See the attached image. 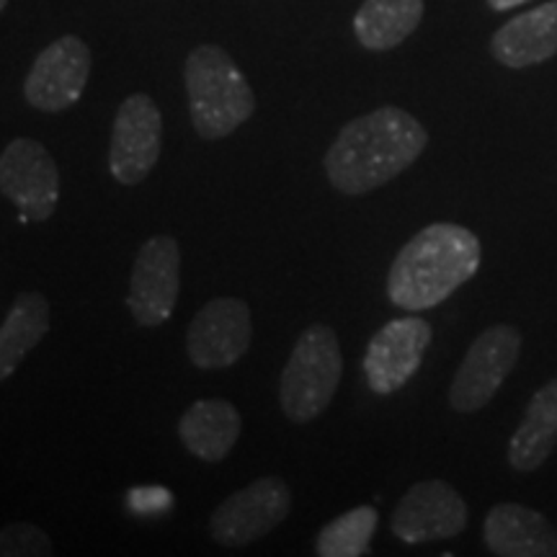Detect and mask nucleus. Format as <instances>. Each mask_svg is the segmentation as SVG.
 I'll return each instance as SVG.
<instances>
[{
  "label": "nucleus",
  "instance_id": "nucleus-1",
  "mask_svg": "<svg viewBox=\"0 0 557 557\" xmlns=\"http://www.w3.org/2000/svg\"><path fill=\"white\" fill-rule=\"evenodd\" d=\"M429 145V132L413 114L380 107L351 120L325 152L331 186L346 197H364L408 171Z\"/></svg>",
  "mask_w": 557,
  "mask_h": 557
},
{
  "label": "nucleus",
  "instance_id": "nucleus-2",
  "mask_svg": "<svg viewBox=\"0 0 557 557\" xmlns=\"http://www.w3.org/2000/svg\"><path fill=\"white\" fill-rule=\"evenodd\" d=\"M480 259V238L468 227L434 222L418 230L389 267V302L406 312L436 308L478 274Z\"/></svg>",
  "mask_w": 557,
  "mask_h": 557
},
{
  "label": "nucleus",
  "instance_id": "nucleus-3",
  "mask_svg": "<svg viewBox=\"0 0 557 557\" xmlns=\"http://www.w3.org/2000/svg\"><path fill=\"white\" fill-rule=\"evenodd\" d=\"M184 83L194 132L207 143L230 137L253 116V88L222 47L201 45L191 50L184 65Z\"/></svg>",
  "mask_w": 557,
  "mask_h": 557
},
{
  "label": "nucleus",
  "instance_id": "nucleus-4",
  "mask_svg": "<svg viewBox=\"0 0 557 557\" xmlns=\"http://www.w3.org/2000/svg\"><path fill=\"white\" fill-rule=\"evenodd\" d=\"M344 377V354L336 331L312 323L292 348L278 382V406L292 423H312L329 410Z\"/></svg>",
  "mask_w": 557,
  "mask_h": 557
},
{
  "label": "nucleus",
  "instance_id": "nucleus-5",
  "mask_svg": "<svg viewBox=\"0 0 557 557\" xmlns=\"http://www.w3.org/2000/svg\"><path fill=\"white\" fill-rule=\"evenodd\" d=\"M521 344H524L521 331L508 323H496L478 333L451 380L447 395L451 410L465 416L478 413L496 398L508 374L517 367Z\"/></svg>",
  "mask_w": 557,
  "mask_h": 557
},
{
  "label": "nucleus",
  "instance_id": "nucleus-6",
  "mask_svg": "<svg viewBox=\"0 0 557 557\" xmlns=\"http://www.w3.org/2000/svg\"><path fill=\"white\" fill-rule=\"evenodd\" d=\"M292 511V491L282 478L267 475L230 493L209 517L214 545L238 549L274 532Z\"/></svg>",
  "mask_w": 557,
  "mask_h": 557
},
{
  "label": "nucleus",
  "instance_id": "nucleus-7",
  "mask_svg": "<svg viewBox=\"0 0 557 557\" xmlns=\"http://www.w3.org/2000/svg\"><path fill=\"white\" fill-rule=\"evenodd\" d=\"M0 194L21 220L47 222L60 201V169L52 152L32 137H16L0 152Z\"/></svg>",
  "mask_w": 557,
  "mask_h": 557
},
{
  "label": "nucleus",
  "instance_id": "nucleus-8",
  "mask_svg": "<svg viewBox=\"0 0 557 557\" xmlns=\"http://www.w3.org/2000/svg\"><path fill=\"white\" fill-rule=\"evenodd\" d=\"M181 292V246L173 235L145 240L132 263L127 308L139 329H160L176 310Z\"/></svg>",
  "mask_w": 557,
  "mask_h": 557
},
{
  "label": "nucleus",
  "instance_id": "nucleus-9",
  "mask_svg": "<svg viewBox=\"0 0 557 557\" xmlns=\"http://www.w3.org/2000/svg\"><path fill=\"white\" fill-rule=\"evenodd\" d=\"M163 145V116L148 94H132L116 109L109 143V173L122 186H137L156 171Z\"/></svg>",
  "mask_w": 557,
  "mask_h": 557
},
{
  "label": "nucleus",
  "instance_id": "nucleus-10",
  "mask_svg": "<svg viewBox=\"0 0 557 557\" xmlns=\"http://www.w3.org/2000/svg\"><path fill=\"white\" fill-rule=\"evenodd\" d=\"M470 524L468 500L444 480H421L398 500L389 529L406 545L447 542Z\"/></svg>",
  "mask_w": 557,
  "mask_h": 557
},
{
  "label": "nucleus",
  "instance_id": "nucleus-11",
  "mask_svg": "<svg viewBox=\"0 0 557 557\" xmlns=\"http://www.w3.org/2000/svg\"><path fill=\"white\" fill-rule=\"evenodd\" d=\"M431 338H434L431 323L418 315L395 318L382 325L369 341L361 361L369 389L385 398L406 387L421 369Z\"/></svg>",
  "mask_w": 557,
  "mask_h": 557
},
{
  "label": "nucleus",
  "instance_id": "nucleus-12",
  "mask_svg": "<svg viewBox=\"0 0 557 557\" xmlns=\"http://www.w3.org/2000/svg\"><path fill=\"white\" fill-rule=\"evenodd\" d=\"M94 54L75 34L54 39L39 52L24 81V99L45 114H60L78 103L88 86Z\"/></svg>",
  "mask_w": 557,
  "mask_h": 557
},
{
  "label": "nucleus",
  "instance_id": "nucleus-13",
  "mask_svg": "<svg viewBox=\"0 0 557 557\" xmlns=\"http://www.w3.org/2000/svg\"><path fill=\"white\" fill-rule=\"evenodd\" d=\"M253 341L250 308L240 297H214L194 315L186 331V354L199 369L233 367Z\"/></svg>",
  "mask_w": 557,
  "mask_h": 557
},
{
  "label": "nucleus",
  "instance_id": "nucleus-14",
  "mask_svg": "<svg viewBox=\"0 0 557 557\" xmlns=\"http://www.w3.org/2000/svg\"><path fill=\"white\" fill-rule=\"evenodd\" d=\"M491 52L504 67L524 70L557 54V0L519 13L493 34Z\"/></svg>",
  "mask_w": 557,
  "mask_h": 557
},
{
  "label": "nucleus",
  "instance_id": "nucleus-15",
  "mask_svg": "<svg viewBox=\"0 0 557 557\" xmlns=\"http://www.w3.org/2000/svg\"><path fill=\"white\" fill-rule=\"evenodd\" d=\"M485 547L498 557H549L557 553L553 524L534 508L496 504L483 524Z\"/></svg>",
  "mask_w": 557,
  "mask_h": 557
},
{
  "label": "nucleus",
  "instance_id": "nucleus-16",
  "mask_svg": "<svg viewBox=\"0 0 557 557\" xmlns=\"http://www.w3.org/2000/svg\"><path fill=\"white\" fill-rule=\"evenodd\" d=\"M240 410L225 398L194 400L178 421L181 444L205 465H220L240 442Z\"/></svg>",
  "mask_w": 557,
  "mask_h": 557
},
{
  "label": "nucleus",
  "instance_id": "nucleus-17",
  "mask_svg": "<svg viewBox=\"0 0 557 557\" xmlns=\"http://www.w3.org/2000/svg\"><path fill=\"white\" fill-rule=\"evenodd\" d=\"M557 444V377L532 395L519 429L508 442V465L517 472H534L547 462Z\"/></svg>",
  "mask_w": 557,
  "mask_h": 557
},
{
  "label": "nucleus",
  "instance_id": "nucleus-18",
  "mask_svg": "<svg viewBox=\"0 0 557 557\" xmlns=\"http://www.w3.org/2000/svg\"><path fill=\"white\" fill-rule=\"evenodd\" d=\"M52 329L50 299L41 292H21L0 325V382L13 377L29 354Z\"/></svg>",
  "mask_w": 557,
  "mask_h": 557
},
{
  "label": "nucleus",
  "instance_id": "nucleus-19",
  "mask_svg": "<svg viewBox=\"0 0 557 557\" xmlns=\"http://www.w3.org/2000/svg\"><path fill=\"white\" fill-rule=\"evenodd\" d=\"M423 11V0H364L354 16V34L369 52L395 50L421 26Z\"/></svg>",
  "mask_w": 557,
  "mask_h": 557
},
{
  "label": "nucleus",
  "instance_id": "nucleus-20",
  "mask_svg": "<svg viewBox=\"0 0 557 557\" xmlns=\"http://www.w3.org/2000/svg\"><path fill=\"white\" fill-rule=\"evenodd\" d=\"M380 527V513L374 506H357L329 521L318 532L315 553L320 557H361L369 553L374 532Z\"/></svg>",
  "mask_w": 557,
  "mask_h": 557
},
{
  "label": "nucleus",
  "instance_id": "nucleus-21",
  "mask_svg": "<svg viewBox=\"0 0 557 557\" xmlns=\"http://www.w3.org/2000/svg\"><path fill=\"white\" fill-rule=\"evenodd\" d=\"M54 555V542L45 529L37 524H5L0 529V557H50Z\"/></svg>",
  "mask_w": 557,
  "mask_h": 557
},
{
  "label": "nucleus",
  "instance_id": "nucleus-22",
  "mask_svg": "<svg viewBox=\"0 0 557 557\" xmlns=\"http://www.w3.org/2000/svg\"><path fill=\"white\" fill-rule=\"evenodd\" d=\"M529 0H487V5H491L493 11H511L517 9V5H524Z\"/></svg>",
  "mask_w": 557,
  "mask_h": 557
},
{
  "label": "nucleus",
  "instance_id": "nucleus-23",
  "mask_svg": "<svg viewBox=\"0 0 557 557\" xmlns=\"http://www.w3.org/2000/svg\"><path fill=\"white\" fill-rule=\"evenodd\" d=\"M5 5H9V0H0V13H3Z\"/></svg>",
  "mask_w": 557,
  "mask_h": 557
}]
</instances>
